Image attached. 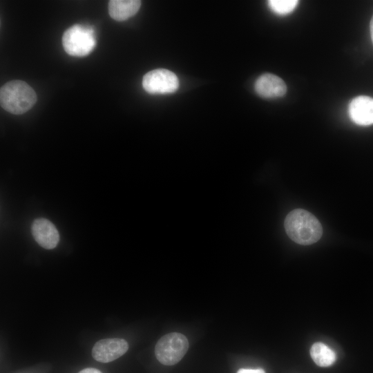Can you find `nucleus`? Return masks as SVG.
Segmentation results:
<instances>
[{
  "label": "nucleus",
  "mask_w": 373,
  "mask_h": 373,
  "mask_svg": "<svg viewBox=\"0 0 373 373\" xmlns=\"http://www.w3.org/2000/svg\"><path fill=\"white\" fill-rule=\"evenodd\" d=\"M285 229L293 241L302 245L315 243L323 234L318 220L302 209H294L288 213L285 220Z\"/></svg>",
  "instance_id": "nucleus-1"
},
{
  "label": "nucleus",
  "mask_w": 373,
  "mask_h": 373,
  "mask_svg": "<svg viewBox=\"0 0 373 373\" xmlns=\"http://www.w3.org/2000/svg\"><path fill=\"white\" fill-rule=\"evenodd\" d=\"M36 102L35 91L23 81L12 80L1 87V106L10 113L23 114L29 111Z\"/></svg>",
  "instance_id": "nucleus-2"
},
{
  "label": "nucleus",
  "mask_w": 373,
  "mask_h": 373,
  "mask_svg": "<svg viewBox=\"0 0 373 373\" xmlns=\"http://www.w3.org/2000/svg\"><path fill=\"white\" fill-rule=\"evenodd\" d=\"M62 44L64 50L69 55L86 56L96 46L94 30L88 26L75 24L64 32Z\"/></svg>",
  "instance_id": "nucleus-3"
},
{
  "label": "nucleus",
  "mask_w": 373,
  "mask_h": 373,
  "mask_svg": "<svg viewBox=\"0 0 373 373\" xmlns=\"http://www.w3.org/2000/svg\"><path fill=\"white\" fill-rule=\"evenodd\" d=\"M188 348L189 341L184 334L171 332L163 336L157 342L155 354L162 364L173 365L182 358Z\"/></svg>",
  "instance_id": "nucleus-4"
},
{
  "label": "nucleus",
  "mask_w": 373,
  "mask_h": 373,
  "mask_svg": "<svg viewBox=\"0 0 373 373\" xmlns=\"http://www.w3.org/2000/svg\"><path fill=\"white\" fill-rule=\"evenodd\" d=\"M142 87L150 94H168L177 90L179 80L175 73L164 68H158L146 73L142 78Z\"/></svg>",
  "instance_id": "nucleus-5"
},
{
  "label": "nucleus",
  "mask_w": 373,
  "mask_h": 373,
  "mask_svg": "<svg viewBox=\"0 0 373 373\" xmlns=\"http://www.w3.org/2000/svg\"><path fill=\"white\" fill-rule=\"evenodd\" d=\"M128 344L122 338H106L98 341L93 346L92 356L97 361L108 363L124 354Z\"/></svg>",
  "instance_id": "nucleus-6"
},
{
  "label": "nucleus",
  "mask_w": 373,
  "mask_h": 373,
  "mask_svg": "<svg viewBox=\"0 0 373 373\" xmlns=\"http://www.w3.org/2000/svg\"><path fill=\"white\" fill-rule=\"evenodd\" d=\"M348 115L357 125L373 124V98L365 95L354 97L349 104Z\"/></svg>",
  "instance_id": "nucleus-7"
},
{
  "label": "nucleus",
  "mask_w": 373,
  "mask_h": 373,
  "mask_svg": "<svg viewBox=\"0 0 373 373\" xmlns=\"http://www.w3.org/2000/svg\"><path fill=\"white\" fill-rule=\"evenodd\" d=\"M36 242L46 249H54L59 240V232L55 226L46 218L34 220L31 227Z\"/></svg>",
  "instance_id": "nucleus-8"
},
{
  "label": "nucleus",
  "mask_w": 373,
  "mask_h": 373,
  "mask_svg": "<svg viewBox=\"0 0 373 373\" xmlns=\"http://www.w3.org/2000/svg\"><path fill=\"white\" fill-rule=\"evenodd\" d=\"M254 89L256 93L263 98L274 99L285 95L287 86L277 75L265 73L256 79Z\"/></svg>",
  "instance_id": "nucleus-9"
},
{
  "label": "nucleus",
  "mask_w": 373,
  "mask_h": 373,
  "mask_svg": "<svg viewBox=\"0 0 373 373\" xmlns=\"http://www.w3.org/2000/svg\"><path fill=\"white\" fill-rule=\"evenodd\" d=\"M141 6L138 0H111L108 2V13L115 21H122L135 15Z\"/></svg>",
  "instance_id": "nucleus-10"
},
{
  "label": "nucleus",
  "mask_w": 373,
  "mask_h": 373,
  "mask_svg": "<svg viewBox=\"0 0 373 373\" xmlns=\"http://www.w3.org/2000/svg\"><path fill=\"white\" fill-rule=\"evenodd\" d=\"M310 356L314 362L320 367H329L336 361L335 352L325 344L318 342L310 349Z\"/></svg>",
  "instance_id": "nucleus-11"
},
{
  "label": "nucleus",
  "mask_w": 373,
  "mask_h": 373,
  "mask_svg": "<svg viewBox=\"0 0 373 373\" xmlns=\"http://www.w3.org/2000/svg\"><path fill=\"white\" fill-rule=\"evenodd\" d=\"M298 4V1L296 0H270L268 1L270 9L280 15L291 13Z\"/></svg>",
  "instance_id": "nucleus-12"
},
{
  "label": "nucleus",
  "mask_w": 373,
  "mask_h": 373,
  "mask_svg": "<svg viewBox=\"0 0 373 373\" xmlns=\"http://www.w3.org/2000/svg\"><path fill=\"white\" fill-rule=\"evenodd\" d=\"M237 373H265V372L261 369H245L241 368L238 370Z\"/></svg>",
  "instance_id": "nucleus-13"
},
{
  "label": "nucleus",
  "mask_w": 373,
  "mask_h": 373,
  "mask_svg": "<svg viewBox=\"0 0 373 373\" xmlns=\"http://www.w3.org/2000/svg\"><path fill=\"white\" fill-rule=\"evenodd\" d=\"M79 373H102L99 370L95 368H86L81 370Z\"/></svg>",
  "instance_id": "nucleus-14"
},
{
  "label": "nucleus",
  "mask_w": 373,
  "mask_h": 373,
  "mask_svg": "<svg viewBox=\"0 0 373 373\" xmlns=\"http://www.w3.org/2000/svg\"><path fill=\"white\" fill-rule=\"evenodd\" d=\"M370 29L371 39H372V43H373V15H372L371 21H370Z\"/></svg>",
  "instance_id": "nucleus-15"
}]
</instances>
